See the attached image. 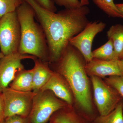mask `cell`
<instances>
[{
	"mask_svg": "<svg viewBox=\"0 0 123 123\" xmlns=\"http://www.w3.org/2000/svg\"><path fill=\"white\" fill-rule=\"evenodd\" d=\"M33 8L35 18L42 27L48 46L50 63L59 60L71 39L83 30L90 22L86 6L65 8L57 13L43 8L34 0H24Z\"/></svg>",
	"mask_w": 123,
	"mask_h": 123,
	"instance_id": "cell-1",
	"label": "cell"
},
{
	"mask_svg": "<svg viewBox=\"0 0 123 123\" xmlns=\"http://www.w3.org/2000/svg\"><path fill=\"white\" fill-rule=\"evenodd\" d=\"M55 63L56 72L63 77L70 86L80 110V113L93 121L96 117L94 115L89 82L85 70L86 63L83 56L69 44Z\"/></svg>",
	"mask_w": 123,
	"mask_h": 123,
	"instance_id": "cell-2",
	"label": "cell"
},
{
	"mask_svg": "<svg viewBox=\"0 0 123 123\" xmlns=\"http://www.w3.org/2000/svg\"><path fill=\"white\" fill-rule=\"evenodd\" d=\"M16 12L21 29L18 52L31 55L49 63V52L46 36L39 23L35 22L33 8L24 1Z\"/></svg>",
	"mask_w": 123,
	"mask_h": 123,
	"instance_id": "cell-3",
	"label": "cell"
},
{
	"mask_svg": "<svg viewBox=\"0 0 123 123\" xmlns=\"http://www.w3.org/2000/svg\"><path fill=\"white\" fill-rule=\"evenodd\" d=\"M66 104L50 91H40L33 98L29 123H47L55 112L68 106Z\"/></svg>",
	"mask_w": 123,
	"mask_h": 123,
	"instance_id": "cell-4",
	"label": "cell"
},
{
	"mask_svg": "<svg viewBox=\"0 0 123 123\" xmlns=\"http://www.w3.org/2000/svg\"><path fill=\"white\" fill-rule=\"evenodd\" d=\"M21 26L16 11L0 17V48L4 56L18 52Z\"/></svg>",
	"mask_w": 123,
	"mask_h": 123,
	"instance_id": "cell-5",
	"label": "cell"
},
{
	"mask_svg": "<svg viewBox=\"0 0 123 123\" xmlns=\"http://www.w3.org/2000/svg\"><path fill=\"white\" fill-rule=\"evenodd\" d=\"M2 93L4 101L5 119L14 115L28 117L36 93L18 91L8 87Z\"/></svg>",
	"mask_w": 123,
	"mask_h": 123,
	"instance_id": "cell-6",
	"label": "cell"
},
{
	"mask_svg": "<svg viewBox=\"0 0 123 123\" xmlns=\"http://www.w3.org/2000/svg\"><path fill=\"white\" fill-rule=\"evenodd\" d=\"M95 102L99 115L112 111L120 102L121 96L114 88L99 77L91 76Z\"/></svg>",
	"mask_w": 123,
	"mask_h": 123,
	"instance_id": "cell-7",
	"label": "cell"
},
{
	"mask_svg": "<svg viewBox=\"0 0 123 123\" xmlns=\"http://www.w3.org/2000/svg\"><path fill=\"white\" fill-rule=\"evenodd\" d=\"M106 24L102 22H90L84 30L73 38L69 44L79 51L86 63L93 59L92 47L95 37L105 28Z\"/></svg>",
	"mask_w": 123,
	"mask_h": 123,
	"instance_id": "cell-8",
	"label": "cell"
},
{
	"mask_svg": "<svg viewBox=\"0 0 123 123\" xmlns=\"http://www.w3.org/2000/svg\"><path fill=\"white\" fill-rule=\"evenodd\" d=\"M36 58L31 55H24L18 52L4 56L0 60V93L8 88L16 74L24 68L23 60Z\"/></svg>",
	"mask_w": 123,
	"mask_h": 123,
	"instance_id": "cell-9",
	"label": "cell"
},
{
	"mask_svg": "<svg viewBox=\"0 0 123 123\" xmlns=\"http://www.w3.org/2000/svg\"><path fill=\"white\" fill-rule=\"evenodd\" d=\"M119 60H105L93 59L86 63L85 70L87 75L101 77L111 76H123Z\"/></svg>",
	"mask_w": 123,
	"mask_h": 123,
	"instance_id": "cell-10",
	"label": "cell"
},
{
	"mask_svg": "<svg viewBox=\"0 0 123 123\" xmlns=\"http://www.w3.org/2000/svg\"><path fill=\"white\" fill-rule=\"evenodd\" d=\"M44 90L50 91L68 106H72L73 95L71 89L66 80L57 72H54L49 81L40 91Z\"/></svg>",
	"mask_w": 123,
	"mask_h": 123,
	"instance_id": "cell-11",
	"label": "cell"
},
{
	"mask_svg": "<svg viewBox=\"0 0 123 123\" xmlns=\"http://www.w3.org/2000/svg\"><path fill=\"white\" fill-rule=\"evenodd\" d=\"M33 60L35 64L33 68V91L37 93L47 84L54 72L49 68L48 62L43 61L37 57Z\"/></svg>",
	"mask_w": 123,
	"mask_h": 123,
	"instance_id": "cell-12",
	"label": "cell"
},
{
	"mask_svg": "<svg viewBox=\"0 0 123 123\" xmlns=\"http://www.w3.org/2000/svg\"><path fill=\"white\" fill-rule=\"evenodd\" d=\"M49 121V123H93L69 106L55 112Z\"/></svg>",
	"mask_w": 123,
	"mask_h": 123,
	"instance_id": "cell-13",
	"label": "cell"
},
{
	"mask_svg": "<svg viewBox=\"0 0 123 123\" xmlns=\"http://www.w3.org/2000/svg\"><path fill=\"white\" fill-rule=\"evenodd\" d=\"M33 68L29 70L23 69L19 70L10 84L9 88L22 92L33 91Z\"/></svg>",
	"mask_w": 123,
	"mask_h": 123,
	"instance_id": "cell-14",
	"label": "cell"
},
{
	"mask_svg": "<svg viewBox=\"0 0 123 123\" xmlns=\"http://www.w3.org/2000/svg\"><path fill=\"white\" fill-rule=\"evenodd\" d=\"M107 35L113 43L115 53L118 59L123 52V25L115 24L109 29Z\"/></svg>",
	"mask_w": 123,
	"mask_h": 123,
	"instance_id": "cell-15",
	"label": "cell"
},
{
	"mask_svg": "<svg viewBox=\"0 0 123 123\" xmlns=\"http://www.w3.org/2000/svg\"><path fill=\"white\" fill-rule=\"evenodd\" d=\"M93 59L115 60H119L115 53L113 43L111 40L108 39L107 42L92 51Z\"/></svg>",
	"mask_w": 123,
	"mask_h": 123,
	"instance_id": "cell-16",
	"label": "cell"
},
{
	"mask_svg": "<svg viewBox=\"0 0 123 123\" xmlns=\"http://www.w3.org/2000/svg\"><path fill=\"white\" fill-rule=\"evenodd\" d=\"M93 123H123V104L121 102L116 107L105 116H98L93 120Z\"/></svg>",
	"mask_w": 123,
	"mask_h": 123,
	"instance_id": "cell-17",
	"label": "cell"
},
{
	"mask_svg": "<svg viewBox=\"0 0 123 123\" xmlns=\"http://www.w3.org/2000/svg\"><path fill=\"white\" fill-rule=\"evenodd\" d=\"M94 3L108 16L123 18L114 0H93Z\"/></svg>",
	"mask_w": 123,
	"mask_h": 123,
	"instance_id": "cell-18",
	"label": "cell"
},
{
	"mask_svg": "<svg viewBox=\"0 0 123 123\" xmlns=\"http://www.w3.org/2000/svg\"><path fill=\"white\" fill-rule=\"evenodd\" d=\"M24 1V0H0V17L16 11Z\"/></svg>",
	"mask_w": 123,
	"mask_h": 123,
	"instance_id": "cell-19",
	"label": "cell"
},
{
	"mask_svg": "<svg viewBox=\"0 0 123 123\" xmlns=\"http://www.w3.org/2000/svg\"><path fill=\"white\" fill-rule=\"evenodd\" d=\"M105 80L107 84L115 89L123 98V75L109 76Z\"/></svg>",
	"mask_w": 123,
	"mask_h": 123,
	"instance_id": "cell-20",
	"label": "cell"
},
{
	"mask_svg": "<svg viewBox=\"0 0 123 123\" xmlns=\"http://www.w3.org/2000/svg\"><path fill=\"white\" fill-rule=\"evenodd\" d=\"M55 4L65 8H78L82 6L79 0H53Z\"/></svg>",
	"mask_w": 123,
	"mask_h": 123,
	"instance_id": "cell-21",
	"label": "cell"
},
{
	"mask_svg": "<svg viewBox=\"0 0 123 123\" xmlns=\"http://www.w3.org/2000/svg\"><path fill=\"white\" fill-rule=\"evenodd\" d=\"M37 4L43 8L55 12L57 8L53 0H34Z\"/></svg>",
	"mask_w": 123,
	"mask_h": 123,
	"instance_id": "cell-22",
	"label": "cell"
},
{
	"mask_svg": "<svg viewBox=\"0 0 123 123\" xmlns=\"http://www.w3.org/2000/svg\"><path fill=\"white\" fill-rule=\"evenodd\" d=\"M5 123H29L28 117L19 115L9 117L5 119Z\"/></svg>",
	"mask_w": 123,
	"mask_h": 123,
	"instance_id": "cell-23",
	"label": "cell"
},
{
	"mask_svg": "<svg viewBox=\"0 0 123 123\" xmlns=\"http://www.w3.org/2000/svg\"><path fill=\"white\" fill-rule=\"evenodd\" d=\"M5 104L2 93H0V121H4Z\"/></svg>",
	"mask_w": 123,
	"mask_h": 123,
	"instance_id": "cell-24",
	"label": "cell"
},
{
	"mask_svg": "<svg viewBox=\"0 0 123 123\" xmlns=\"http://www.w3.org/2000/svg\"><path fill=\"white\" fill-rule=\"evenodd\" d=\"M116 5L123 17V3L116 4Z\"/></svg>",
	"mask_w": 123,
	"mask_h": 123,
	"instance_id": "cell-25",
	"label": "cell"
},
{
	"mask_svg": "<svg viewBox=\"0 0 123 123\" xmlns=\"http://www.w3.org/2000/svg\"><path fill=\"white\" fill-rule=\"evenodd\" d=\"M82 6H87L89 4V0H79Z\"/></svg>",
	"mask_w": 123,
	"mask_h": 123,
	"instance_id": "cell-26",
	"label": "cell"
},
{
	"mask_svg": "<svg viewBox=\"0 0 123 123\" xmlns=\"http://www.w3.org/2000/svg\"><path fill=\"white\" fill-rule=\"evenodd\" d=\"M118 63L120 67L121 71L123 74V59L119 60Z\"/></svg>",
	"mask_w": 123,
	"mask_h": 123,
	"instance_id": "cell-27",
	"label": "cell"
},
{
	"mask_svg": "<svg viewBox=\"0 0 123 123\" xmlns=\"http://www.w3.org/2000/svg\"><path fill=\"white\" fill-rule=\"evenodd\" d=\"M123 59V53H122V54H121L119 60Z\"/></svg>",
	"mask_w": 123,
	"mask_h": 123,
	"instance_id": "cell-28",
	"label": "cell"
},
{
	"mask_svg": "<svg viewBox=\"0 0 123 123\" xmlns=\"http://www.w3.org/2000/svg\"><path fill=\"white\" fill-rule=\"evenodd\" d=\"M4 56V55H2V53H1V52H0V60L1 59V58H2V57H3Z\"/></svg>",
	"mask_w": 123,
	"mask_h": 123,
	"instance_id": "cell-29",
	"label": "cell"
},
{
	"mask_svg": "<svg viewBox=\"0 0 123 123\" xmlns=\"http://www.w3.org/2000/svg\"><path fill=\"white\" fill-rule=\"evenodd\" d=\"M0 123H5L4 121H0Z\"/></svg>",
	"mask_w": 123,
	"mask_h": 123,
	"instance_id": "cell-30",
	"label": "cell"
}]
</instances>
